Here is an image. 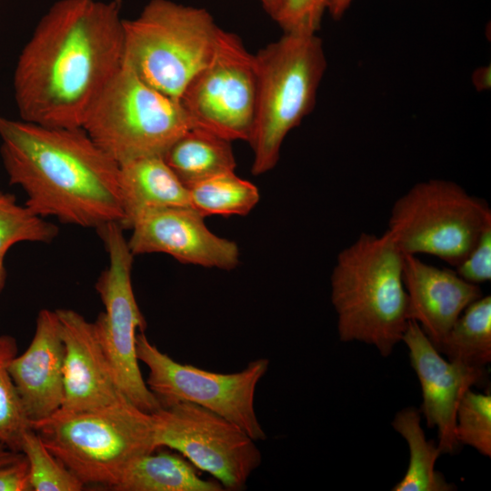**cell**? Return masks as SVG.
I'll return each mask as SVG.
<instances>
[{
	"mask_svg": "<svg viewBox=\"0 0 491 491\" xmlns=\"http://www.w3.org/2000/svg\"><path fill=\"white\" fill-rule=\"evenodd\" d=\"M116 1L60 0L40 19L14 74L24 121L82 127L91 106L123 65Z\"/></svg>",
	"mask_w": 491,
	"mask_h": 491,
	"instance_id": "obj_1",
	"label": "cell"
},
{
	"mask_svg": "<svg viewBox=\"0 0 491 491\" xmlns=\"http://www.w3.org/2000/svg\"><path fill=\"white\" fill-rule=\"evenodd\" d=\"M0 154L25 206L86 228L121 222L119 165L82 127H52L0 115Z\"/></svg>",
	"mask_w": 491,
	"mask_h": 491,
	"instance_id": "obj_2",
	"label": "cell"
},
{
	"mask_svg": "<svg viewBox=\"0 0 491 491\" xmlns=\"http://www.w3.org/2000/svg\"><path fill=\"white\" fill-rule=\"evenodd\" d=\"M404 253L386 230L361 233L337 255L331 301L342 342H362L387 357L407 326Z\"/></svg>",
	"mask_w": 491,
	"mask_h": 491,
	"instance_id": "obj_3",
	"label": "cell"
},
{
	"mask_svg": "<svg viewBox=\"0 0 491 491\" xmlns=\"http://www.w3.org/2000/svg\"><path fill=\"white\" fill-rule=\"evenodd\" d=\"M46 448L85 485L111 487L137 457L157 450L152 415L125 396L82 412L56 411L31 423Z\"/></svg>",
	"mask_w": 491,
	"mask_h": 491,
	"instance_id": "obj_4",
	"label": "cell"
},
{
	"mask_svg": "<svg viewBox=\"0 0 491 491\" xmlns=\"http://www.w3.org/2000/svg\"><path fill=\"white\" fill-rule=\"evenodd\" d=\"M255 59L256 109L249 144L252 173L262 175L276 166L286 136L314 109L327 63L316 34L284 33Z\"/></svg>",
	"mask_w": 491,
	"mask_h": 491,
	"instance_id": "obj_5",
	"label": "cell"
},
{
	"mask_svg": "<svg viewBox=\"0 0 491 491\" xmlns=\"http://www.w3.org/2000/svg\"><path fill=\"white\" fill-rule=\"evenodd\" d=\"M123 64L145 84L179 100L214 56L222 32L211 14L171 0H150L123 20Z\"/></svg>",
	"mask_w": 491,
	"mask_h": 491,
	"instance_id": "obj_6",
	"label": "cell"
},
{
	"mask_svg": "<svg viewBox=\"0 0 491 491\" xmlns=\"http://www.w3.org/2000/svg\"><path fill=\"white\" fill-rule=\"evenodd\" d=\"M192 127L179 100L148 85L124 64L82 125L119 165L137 158L163 156Z\"/></svg>",
	"mask_w": 491,
	"mask_h": 491,
	"instance_id": "obj_7",
	"label": "cell"
},
{
	"mask_svg": "<svg viewBox=\"0 0 491 491\" xmlns=\"http://www.w3.org/2000/svg\"><path fill=\"white\" fill-rule=\"evenodd\" d=\"M489 225L486 201L456 182L429 179L395 201L386 231L404 254L434 256L455 267Z\"/></svg>",
	"mask_w": 491,
	"mask_h": 491,
	"instance_id": "obj_8",
	"label": "cell"
},
{
	"mask_svg": "<svg viewBox=\"0 0 491 491\" xmlns=\"http://www.w3.org/2000/svg\"><path fill=\"white\" fill-rule=\"evenodd\" d=\"M95 230L108 254L109 265L95 284L105 310L94 322L95 328L120 392L151 414L161 404L144 380L136 356V335L145 331L146 323L132 286L134 255L117 222L105 224Z\"/></svg>",
	"mask_w": 491,
	"mask_h": 491,
	"instance_id": "obj_9",
	"label": "cell"
},
{
	"mask_svg": "<svg viewBox=\"0 0 491 491\" xmlns=\"http://www.w3.org/2000/svg\"><path fill=\"white\" fill-rule=\"evenodd\" d=\"M136 356L148 368L145 383L161 406L193 403L233 422L255 441L266 438L254 403L256 386L267 372L268 359L251 361L235 373L207 371L176 362L153 345L144 331L136 335Z\"/></svg>",
	"mask_w": 491,
	"mask_h": 491,
	"instance_id": "obj_10",
	"label": "cell"
},
{
	"mask_svg": "<svg viewBox=\"0 0 491 491\" xmlns=\"http://www.w3.org/2000/svg\"><path fill=\"white\" fill-rule=\"evenodd\" d=\"M151 415L155 447L177 451L197 469L210 474L225 490L244 489L262 463L255 440L207 408L179 402L161 406Z\"/></svg>",
	"mask_w": 491,
	"mask_h": 491,
	"instance_id": "obj_11",
	"label": "cell"
},
{
	"mask_svg": "<svg viewBox=\"0 0 491 491\" xmlns=\"http://www.w3.org/2000/svg\"><path fill=\"white\" fill-rule=\"evenodd\" d=\"M256 91L255 55L235 34L222 30L214 56L190 80L179 101L193 127L249 143Z\"/></svg>",
	"mask_w": 491,
	"mask_h": 491,
	"instance_id": "obj_12",
	"label": "cell"
},
{
	"mask_svg": "<svg viewBox=\"0 0 491 491\" xmlns=\"http://www.w3.org/2000/svg\"><path fill=\"white\" fill-rule=\"evenodd\" d=\"M402 342L420 383V414L428 427L437 430L441 454H455L460 446L456 436L459 402L473 386L483 383L486 368L445 359L413 320L408 321Z\"/></svg>",
	"mask_w": 491,
	"mask_h": 491,
	"instance_id": "obj_13",
	"label": "cell"
},
{
	"mask_svg": "<svg viewBox=\"0 0 491 491\" xmlns=\"http://www.w3.org/2000/svg\"><path fill=\"white\" fill-rule=\"evenodd\" d=\"M191 206L148 210L134 222L128 246L135 255L163 253L184 264L230 270L239 263V247L205 225Z\"/></svg>",
	"mask_w": 491,
	"mask_h": 491,
	"instance_id": "obj_14",
	"label": "cell"
},
{
	"mask_svg": "<svg viewBox=\"0 0 491 491\" xmlns=\"http://www.w3.org/2000/svg\"><path fill=\"white\" fill-rule=\"evenodd\" d=\"M65 345L64 401L68 413L95 410L125 396L98 339L94 322L72 309L55 310Z\"/></svg>",
	"mask_w": 491,
	"mask_h": 491,
	"instance_id": "obj_15",
	"label": "cell"
},
{
	"mask_svg": "<svg viewBox=\"0 0 491 491\" xmlns=\"http://www.w3.org/2000/svg\"><path fill=\"white\" fill-rule=\"evenodd\" d=\"M64 360L65 345L57 314L42 309L29 346L8 364L30 423L49 417L62 406Z\"/></svg>",
	"mask_w": 491,
	"mask_h": 491,
	"instance_id": "obj_16",
	"label": "cell"
},
{
	"mask_svg": "<svg viewBox=\"0 0 491 491\" xmlns=\"http://www.w3.org/2000/svg\"><path fill=\"white\" fill-rule=\"evenodd\" d=\"M403 276L409 320L418 324L436 348L464 310L483 296L478 285L455 270L429 265L414 255L404 254Z\"/></svg>",
	"mask_w": 491,
	"mask_h": 491,
	"instance_id": "obj_17",
	"label": "cell"
},
{
	"mask_svg": "<svg viewBox=\"0 0 491 491\" xmlns=\"http://www.w3.org/2000/svg\"><path fill=\"white\" fill-rule=\"evenodd\" d=\"M119 192L123 218L131 229L143 213L155 208L190 206L188 188L162 156L142 157L119 165Z\"/></svg>",
	"mask_w": 491,
	"mask_h": 491,
	"instance_id": "obj_18",
	"label": "cell"
},
{
	"mask_svg": "<svg viewBox=\"0 0 491 491\" xmlns=\"http://www.w3.org/2000/svg\"><path fill=\"white\" fill-rule=\"evenodd\" d=\"M156 450L135 459L112 488L116 491H223L217 480L200 477L181 455Z\"/></svg>",
	"mask_w": 491,
	"mask_h": 491,
	"instance_id": "obj_19",
	"label": "cell"
},
{
	"mask_svg": "<svg viewBox=\"0 0 491 491\" xmlns=\"http://www.w3.org/2000/svg\"><path fill=\"white\" fill-rule=\"evenodd\" d=\"M162 157L186 187L235 167L231 141L198 127L184 133Z\"/></svg>",
	"mask_w": 491,
	"mask_h": 491,
	"instance_id": "obj_20",
	"label": "cell"
},
{
	"mask_svg": "<svg viewBox=\"0 0 491 491\" xmlns=\"http://www.w3.org/2000/svg\"><path fill=\"white\" fill-rule=\"evenodd\" d=\"M421 414L416 407H405L392 421V426L406 442L409 463L405 476L393 491H451L456 486L436 469L441 454L437 443L426 439L421 425Z\"/></svg>",
	"mask_w": 491,
	"mask_h": 491,
	"instance_id": "obj_21",
	"label": "cell"
},
{
	"mask_svg": "<svg viewBox=\"0 0 491 491\" xmlns=\"http://www.w3.org/2000/svg\"><path fill=\"white\" fill-rule=\"evenodd\" d=\"M436 350L450 361L485 368L491 361V297L471 303L447 332Z\"/></svg>",
	"mask_w": 491,
	"mask_h": 491,
	"instance_id": "obj_22",
	"label": "cell"
},
{
	"mask_svg": "<svg viewBox=\"0 0 491 491\" xmlns=\"http://www.w3.org/2000/svg\"><path fill=\"white\" fill-rule=\"evenodd\" d=\"M190 206L207 215H246L256 205L260 194L251 182L225 172L187 187Z\"/></svg>",
	"mask_w": 491,
	"mask_h": 491,
	"instance_id": "obj_23",
	"label": "cell"
},
{
	"mask_svg": "<svg viewBox=\"0 0 491 491\" xmlns=\"http://www.w3.org/2000/svg\"><path fill=\"white\" fill-rule=\"evenodd\" d=\"M16 354L15 339L0 336V443L21 452L23 436L32 427L8 370V364Z\"/></svg>",
	"mask_w": 491,
	"mask_h": 491,
	"instance_id": "obj_24",
	"label": "cell"
},
{
	"mask_svg": "<svg viewBox=\"0 0 491 491\" xmlns=\"http://www.w3.org/2000/svg\"><path fill=\"white\" fill-rule=\"evenodd\" d=\"M21 452L28 462L32 490L80 491L84 488L85 484L46 448L34 429L25 433Z\"/></svg>",
	"mask_w": 491,
	"mask_h": 491,
	"instance_id": "obj_25",
	"label": "cell"
},
{
	"mask_svg": "<svg viewBox=\"0 0 491 491\" xmlns=\"http://www.w3.org/2000/svg\"><path fill=\"white\" fill-rule=\"evenodd\" d=\"M58 226L16 203L15 195L0 192V254L18 242L51 243Z\"/></svg>",
	"mask_w": 491,
	"mask_h": 491,
	"instance_id": "obj_26",
	"label": "cell"
},
{
	"mask_svg": "<svg viewBox=\"0 0 491 491\" xmlns=\"http://www.w3.org/2000/svg\"><path fill=\"white\" fill-rule=\"evenodd\" d=\"M456 436L460 446L491 456V394L471 389L459 402L456 416Z\"/></svg>",
	"mask_w": 491,
	"mask_h": 491,
	"instance_id": "obj_27",
	"label": "cell"
},
{
	"mask_svg": "<svg viewBox=\"0 0 491 491\" xmlns=\"http://www.w3.org/2000/svg\"><path fill=\"white\" fill-rule=\"evenodd\" d=\"M328 0H285L274 20L284 33L314 35L319 30Z\"/></svg>",
	"mask_w": 491,
	"mask_h": 491,
	"instance_id": "obj_28",
	"label": "cell"
},
{
	"mask_svg": "<svg viewBox=\"0 0 491 491\" xmlns=\"http://www.w3.org/2000/svg\"><path fill=\"white\" fill-rule=\"evenodd\" d=\"M466 281L480 285L491 279V225L487 226L467 256L455 266Z\"/></svg>",
	"mask_w": 491,
	"mask_h": 491,
	"instance_id": "obj_29",
	"label": "cell"
},
{
	"mask_svg": "<svg viewBox=\"0 0 491 491\" xmlns=\"http://www.w3.org/2000/svg\"><path fill=\"white\" fill-rule=\"evenodd\" d=\"M29 466L25 455L0 466V491H31Z\"/></svg>",
	"mask_w": 491,
	"mask_h": 491,
	"instance_id": "obj_30",
	"label": "cell"
},
{
	"mask_svg": "<svg viewBox=\"0 0 491 491\" xmlns=\"http://www.w3.org/2000/svg\"><path fill=\"white\" fill-rule=\"evenodd\" d=\"M472 83L477 92L487 91L491 87V65L476 68L472 74Z\"/></svg>",
	"mask_w": 491,
	"mask_h": 491,
	"instance_id": "obj_31",
	"label": "cell"
},
{
	"mask_svg": "<svg viewBox=\"0 0 491 491\" xmlns=\"http://www.w3.org/2000/svg\"><path fill=\"white\" fill-rule=\"evenodd\" d=\"M353 0H328L327 10L335 20L342 18Z\"/></svg>",
	"mask_w": 491,
	"mask_h": 491,
	"instance_id": "obj_32",
	"label": "cell"
},
{
	"mask_svg": "<svg viewBox=\"0 0 491 491\" xmlns=\"http://www.w3.org/2000/svg\"><path fill=\"white\" fill-rule=\"evenodd\" d=\"M24 456L22 452H15L0 443V466L12 463Z\"/></svg>",
	"mask_w": 491,
	"mask_h": 491,
	"instance_id": "obj_33",
	"label": "cell"
},
{
	"mask_svg": "<svg viewBox=\"0 0 491 491\" xmlns=\"http://www.w3.org/2000/svg\"><path fill=\"white\" fill-rule=\"evenodd\" d=\"M265 11L274 19L285 0H258Z\"/></svg>",
	"mask_w": 491,
	"mask_h": 491,
	"instance_id": "obj_34",
	"label": "cell"
},
{
	"mask_svg": "<svg viewBox=\"0 0 491 491\" xmlns=\"http://www.w3.org/2000/svg\"><path fill=\"white\" fill-rule=\"evenodd\" d=\"M5 254H0V292L5 286V278H6V271L5 267Z\"/></svg>",
	"mask_w": 491,
	"mask_h": 491,
	"instance_id": "obj_35",
	"label": "cell"
}]
</instances>
